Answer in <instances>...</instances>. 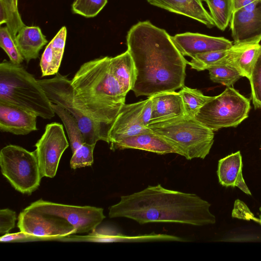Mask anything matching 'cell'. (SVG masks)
<instances>
[{"mask_svg": "<svg viewBox=\"0 0 261 261\" xmlns=\"http://www.w3.org/2000/svg\"><path fill=\"white\" fill-rule=\"evenodd\" d=\"M126 44L136 69L132 90L137 97L175 91L184 86L188 61L165 30L149 21H140L128 31Z\"/></svg>", "mask_w": 261, "mask_h": 261, "instance_id": "cell-1", "label": "cell"}, {"mask_svg": "<svg viewBox=\"0 0 261 261\" xmlns=\"http://www.w3.org/2000/svg\"><path fill=\"white\" fill-rule=\"evenodd\" d=\"M211 204L195 194L167 189L161 185L120 197L109 208L110 218H126L140 224L169 222L204 226L216 223Z\"/></svg>", "mask_w": 261, "mask_h": 261, "instance_id": "cell-2", "label": "cell"}, {"mask_svg": "<svg viewBox=\"0 0 261 261\" xmlns=\"http://www.w3.org/2000/svg\"><path fill=\"white\" fill-rule=\"evenodd\" d=\"M109 63V57L87 62L71 80L74 104L95 124L100 140L108 143L127 94L112 73Z\"/></svg>", "mask_w": 261, "mask_h": 261, "instance_id": "cell-3", "label": "cell"}, {"mask_svg": "<svg viewBox=\"0 0 261 261\" xmlns=\"http://www.w3.org/2000/svg\"><path fill=\"white\" fill-rule=\"evenodd\" d=\"M0 102L32 112L43 119L55 116L51 102L38 80L21 64H0Z\"/></svg>", "mask_w": 261, "mask_h": 261, "instance_id": "cell-4", "label": "cell"}, {"mask_svg": "<svg viewBox=\"0 0 261 261\" xmlns=\"http://www.w3.org/2000/svg\"><path fill=\"white\" fill-rule=\"evenodd\" d=\"M147 127L165 140L175 153L189 160L204 159L214 143V131L186 115L150 123Z\"/></svg>", "mask_w": 261, "mask_h": 261, "instance_id": "cell-5", "label": "cell"}, {"mask_svg": "<svg viewBox=\"0 0 261 261\" xmlns=\"http://www.w3.org/2000/svg\"><path fill=\"white\" fill-rule=\"evenodd\" d=\"M250 100L232 87H226L221 94L204 105L195 118L205 126L217 131L236 127L249 115Z\"/></svg>", "mask_w": 261, "mask_h": 261, "instance_id": "cell-6", "label": "cell"}, {"mask_svg": "<svg viewBox=\"0 0 261 261\" xmlns=\"http://www.w3.org/2000/svg\"><path fill=\"white\" fill-rule=\"evenodd\" d=\"M0 166L3 176L22 194L30 195L40 185L42 177L35 151L8 145L1 150Z\"/></svg>", "mask_w": 261, "mask_h": 261, "instance_id": "cell-7", "label": "cell"}, {"mask_svg": "<svg viewBox=\"0 0 261 261\" xmlns=\"http://www.w3.org/2000/svg\"><path fill=\"white\" fill-rule=\"evenodd\" d=\"M38 82L52 103L61 106L74 117L83 134L84 143L95 145L101 140L95 124L74 103L71 80L58 72L53 78Z\"/></svg>", "mask_w": 261, "mask_h": 261, "instance_id": "cell-8", "label": "cell"}, {"mask_svg": "<svg viewBox=\"0 0 261 261\" xmlns=\"http://www.w3.org/2000/svg\"><path fill=\"white\" fill-rule=\"evenodd\" d=\"M27 207L65 219L74 226L76 233L91 232L106 218L100 207L66 205L42 199L32 203Z\"/></svg>", "mask_w": 261, "mask_h": 261, "instance_id": "cell-9", "label": "cell"}, {"mask_svg": "<svg viewBox=\"0 0 261 261\" xmlns=\"http://www.w3.org/2000/svg\"><path fill=\"white\" fill-rule=\"evenodd\" d=\"M35 146L42 177H55L61 158L69 146L63 125L57 122L47 124Z\"/></svg>", "mask_w": 261, "mask_h": 261, "instance_id": "cell-10", "label": "cell"}, {"mask_svg": "<svg viewBox=\"0 0 261 261\" xmlns=\"http://www.w3.org/2000/svg\"><path fill=\"white\" fill-rule=\"evenodd\" d=\"M20 231L36 238L64 237L76 233V229L65 219L26 207L18 218Z\"/></svg>", "mask_w": 261, "mask_h": 261, "instance_id": "cell-11", "label": "cell"}, {"mask_svg": "<svg viewBox=\"0 0 261 261\" xmlns=\"http://www.w3.org/2000/svg\"><path fill=\"white\" fill-rule=\"evenodd\" d=\"M144 102L145 100L123 105L109 133L110 145L127 137L151 131L142 121Z\"/></svg>", "mask_w": 261, "mask_h": 261, "instance_id": "cell-12", "label": "cell"}, {"mask_svg": "<svg viewBox=\"0 0 261 261\" xmlns=\"http://www.w3.org/2000/svg\"><path fill=\"white\" fill-rule=\"evenodd\" d=\"M230 22L233 44H259L261 41V0L252 11L241 9L233 12Z\"/></svg>", "mask_w": 261, "mask_h": 261, "instance_id": "cell-13", "label": "cell"}, {"mask_svg": "<svg viewBox=\"0 0 261 261\" xmlns=\"http://www.w3.org/2000/svg\"><path fill=\"white\" fill-rule=\"evenodd\" d=\"M175 45L183 56L191 58L197 54L227 49L233 44L222 37L186 32L171 36Z\"/></svg>", "mask_w": 261, "mask_h": 261, "instance_id": "cell-14", "label": "cell"}, {"mask_svg": "<svg viewBox=\"0 0 261 261\" xmlns=\"http://www.w3.org/2000/svg\"><path fill=\"white\" fill-rule=\"evenodd\" d=\"M37 117L24 109L0 102L1 132L16 135H27L37 129Z\"/></svg>", "mask_w": 261, "mask_h": 261, "instance_id": "cell-15", "label": "cell"}, {"mask_svg": "<svg viewBox=\"0 0 261 261\" xmlns=\"http://www.w3.org/2000/svg\"><path fill=\"white\" fill-rule=\"evenodd\" d=\"M242 157L240 151L232 153L218 161L217 174L219 184L225 187H237L251 195L242 174Z\"/></svg>", "mask_w": 261, "mask_h": 261, "instance_id": "cell-16", "label": "cell"}, {"mask_svg": "<svg viewBox=\"0 0 261 261\" xmlns=\"http://www.w3.org/2000/svg\"><path fill=\"white\" fill-rule=\"evenodd\" d=\"M146 1L153 6L195 19L209 28L215 25L210 14L203 7L202 0Z\"/></svg>", "mask_w": 261, "mask_h": 261, "instance_id": "cell-17", "label": "cell"}, {"mask_svg": "<svg viewBox=\"0 0 261 261\" xmlns=\"http://www.w3.org/2000/svg\"><path fill=\"white\" fill-rule=\"evenodd\" d=\"M152 114L149 124L185 116L184 105L179 92L167 91L151 96Z\"/></svg>", "mask_w": 261, "mask_h": 261, "instance_id": "cell-18", "label": "cell"}, {"mask_svg": "<svg viewBox=\"0 0 261 261\" xmlns=\"http://www.w3.org/2000/svg\"><path fill=\"white\" fill-rule=\"evenodd\" d=\"M110 149H136L165 154L175 153L173 148L162 138L151 130L127 137L110 145Z\"/></svg>", "mask_w": 261, "mask_h": 261, "instance_id": "cell-19", "label": "cell"}, {"mask_svg": "<svg viewBox=\"0 0 261 261\" xmlns=\"http://www.w3.org/2000/svg\"><path fill=\"white\" fill-rule=\"evenodd\" d=\"M66 35L67 29L64 26L46 46L40 62L42 77L58 73L64 51Z\"/></svg>", "mask_w": 261, "mask_h": 261, "instance_id": "cell-20", "label": "cell"}, {"mask_svg": "<svg viewBox=\"0 0 261 261\" xmlns=\"http://www.w3.org/2000/svg\"><path fill=\"white\" fill-rule=\"evenodd\" d=\"M15 41L24 60L29 63L38 58L47 40L38 26H24L17 33Z\"/></svg>", "mask_w": 261, "mask_h": 261, "instance_id": "cell-21", "label": "cell"}, {"mask_svg": "<svg viewBox=\"0 0 261 261\" xmlns=\"http://www.w3.org/2000/svg\"><path fill=\"white\" fill-rule=\"evenodd\" d=\"M111 71L124 91L132 90L136 79V69L133 60L126 50L114 57H110Z\"/></svg>", "mask_w": 261, "mask_h": 261, "instance_id": "cell-22", "label": "cell"}, {"mask_svg": "<svg viewBox=\"0 0 261 261\" xmlns=\"http://www.w3.org/2000/svg\"><path fill=\"white\" fill-rule=\"evenodd\" d=\"M237 49V45L227 49L197 54L188 62L192 69L202 71L220 64H228Z\"/></svg>", "mask_w": 261, "mask_h": 261, "instance_id": "cell-23", "label": "cell"}, {"mask_svg": "<svg viewBox=\"0 0 261 261\" xmlns=\"http://www.w3.org/2000/svg\"><path fill=\"white\" fill-rule=\"evenodd\" d=\"M52 108L62 121L70 142L72 153L84 143V138L74 117L61 106L51 102Z\"/></svg>", "mask_w": 261, "mask_h": 261, "instance_id": "cell-24", "label": "cell"}, {"mask_svg": "<svg viewBox=\"0 0 261 261\" xmlns=\"http://www.w3.org/2000/svg\"><path fill=\"white\" fill-rule=\"evenodd\" d=\"M181 96L185 115L194 118L199 110L214 96L204 95L197 89L184 86L178 92Z\"/></svg>", "mask_w": 261, "mask_h": 261, "instance_id": "cell-25", "label": "cell"}, {"mask_svg": "<svg viewBox=\"0 0 261 261\" xmlns=\"http://www.w3.org/2000/svg\"><path fill=\"white\" fill-rule=\"evenodd\" d=\"M260 51L261 45L259 44L249 45L228 64L234 67L242 77L249 80L253 67Z\"/></svg>", "mask_w": 261, "mask_h": 261, "instance_id": "cell-26", "label": "cell"}, {"mask_svg": "<svg viewBox=\"0 0 261 261\" xmlns=\"http://www.w3.org/2000/svg\"><path fill=\"white\" fill-rule=\"evenodd\" d=\"M209 8L215 25L224 31L233 14L232 0H204Z\"/></svg>", "mask_w": 261, "mask_h": 261, "instance_id": "cell-27", "label": "cell"}, {"mask_svg": "<svg viewBox=\"0 0 261 261\" xmlns=\"http://www.w3.org/2000/svg\"><path fill=\"white\" fill-rule=\"evenodd\" d=\"M3 23L13 35L25 26L14 0H0V24Z\"/></svg>", "mask_w": 261, "mask_h": 261, "instance_id": "cell-28", "label": "cell"}, {"mask_svg": "<svg viewBox=\"0 0 261 261\" xmlns=\"http://www.w3.org/2000/svg\"><path fill=\"white\" fill-rule=\"evenodd\" d=\"M207 70L211 81L226 87H231L242 77L240 73L229 64L215 65L208 68Z\"/></svg>", "mask_w": 261, "mask_h": 261, "instance_id": "cell-29", "label": "cell"}, {"mask_svg": "<svg viewBox=\"0 0 261 261\" xmlns=\"http://www.w3.org/2000/svg\"><path fill=\"white\" fill-rule=\"evenodd\" d=\"M0 46L6 52L11 62L21 64L24 59L7 26L0 29Z\"/></svg>", "mask_w": 261, "mask_h": 261, "instance_id": "cell-30", "label": "cell"}, {"mask_svg": "<svg viewBox=\"0 0 261 261\" xmlns=\"http://www.w3.org/2000/svg\"><path fill=\"white\" fill-rule=\"evenodd\" d=\"M108 0H74L72 5L73 13L87 18L96 16L104 8Z\"/></svg>", "mask_w": 261, "mask_h": 261, "instance_id": "cell-31", "label": "cell"}, {"mask_svg": "<svg viewBox=\"0 0 261 261\" xmlns=\"http://www.w3.org/2000/svg\"><path fill=\"white\" fill-rule=\"evenodd\" d=\"M249 81L251 86V98L254 108L261 109V51L255 62Z\"/></svg>", "mask_w": 261, "mask_h": 261, "instance_id": "cell-32", "label": "cell"}, {"mask_svg": "<svg viewBox=\"0 0 261 261\" xmlns=\"http://www.w3.org/2000/svg\"><path fill=\"white\" fill-rule=\"evenodd\" d=\"M95 144L84 143L72 153L70 160L71 168L75 169L91 166L93 163V151Z\"/></svg>", "mask_w": 261, "mask_h": 261, "instance_id": "cell-33", "label": "cell"}, {"mask_svg": "<svg viewBox=\"0 0 261 261\" xmlns=\"http://www.w3.org/2000/svg\"><path fill=\"white\" fill-rule=\"evenodd\" d=\"M98 226L87 236L88 240L98 242H118L120 233L116 229L110 226Z\"/></svg>", "mask_w": 261, "mask_h": 261, "instance_id": "cell-34", "label": "cell"}, {"mask_svg": "<svg viewBox=\"0 0 261 261\" xmlns=\"http://www.w3.org/2000/svg\"><path fill=\"white\" fill-rule=\"evenodd\" d=\"M16 220L15 212L4 208L0 210V234L2 236L9 233L15 226Z\"/></svg>", "mask_w": 261, "mask_h": 261, "instance_id": "cell-35", "label": "cell"}, {"mask_svg": "<svg viewBox=\"0 0 261 261\" xmlns=\"http://www.w3.org/2000/svg\"><path fill=\"white\" fill-rule=\"evenodd\" d=\"M35 237L28 234L24 232L20 231L19 232L14 233H7L2 236L0 238L1 242H11L14 241H23L33 240Z\"/></svg>", "mask_w": 261, "mask_h": 261, "instance_id": "cell-36", "label": "cell"}, {"mask_svg": "<svg viewBox=\"0 0 261 261\" xmlns=\"http://www.w3.org/2000/svg\"><path fill=\"white\" fill-rule=\"evenodd\" d=\"M152 102L150 97L145 100V102L142 109V117L144 124L147 127L148 125L152 114Z\"/></svg>", "mask_w": 261, "mask_h": 261, "instance_id": "cell-37", "label": "cell"}, {"mask_svg": "<svg viewBox=\"0 0 261 261\" xmlns=\"http://www.w3.org/2000/svg\"><path fill=\"white\" fill-rule=\"evenodd\" d=\"M257 1L259 0H232L233 12Z\"/></svg>", "mask_w": 261, "mask_h": 261, "instance_id": "cell-38", "label": "cell"}, {"mask_svg": "<svg viewBox=\"0 0 261 261\" xmlns=\"http://www.w3.org/2000/svg\"><path fill=\"white\" fill-rule=\"evenodd\" d=\"M260 214L259 215V219H257V222L261 225V207L259 208Z\"/></svg>", "mask_w": 261, "mask_h": 261, "instance_id": "cell-39", "label": "cell"}, {"mask_svg": "<svg viewBox=\"0 0 261 261\" xmlns=\"http://www.w3.org/2000/svg\"><path fill=\"white\" fill-rule=\"evenodd\" d=\"M17 1L18 0H14L15 5L17 7Z\"/></svg>", "mask_w": 261, "mask_h": 261, "instance_id": "cell-40", "label": "cell"}, {"mask_svg": "<svg viewBox=\"0 0 261 261\" xmlns=\"http://www.w3.org/2000/svg\"><path fill=\"white\" fill-rule=\"evenodd\" d=\"M260 148H261V145H260Z\"/></svg>", "mask_w": 261, "mask_h": 261, "instance_id": "cell-41", "label": "cell"}]
</instances>
